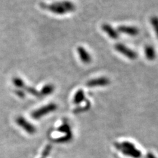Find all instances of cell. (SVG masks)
Wrapping results in <instances>:
<instances>
[{
	"label": "cell",
	"instance_id": "3",
	"mask_svg": "<svg viewBox=\"0 0 158 158\" xmlns=\"http://www.w3.org/2000/svg\"><path fill=\"white\" fill-rule=\"evenodd\" d=\"M115 49L119 52L122 55L127 57L131 60H135L138 57V54L132 49L128 48L127 46H125L124 44L118 43L115 45Z\"/></svg>",
	"mask_w": 158,
	"mask_h": 158
},
{
	"label": "cell",
	"instance_id": "1",
	"mask_svg": "<svg viewBox=\"0 0 158 158\" xmlns=\"http://www.w3.org/2000/svg\"><path fill=\"white\" fill-rule=\"evenodd\" d=\"M41 7L50 12L57 15H64L67 13L75 11L76 7L75 4L69 1H62L52 4H41Z\"/></svg>",
	"mask_w": 158,
	"mask_h": 158
},
{
	"label": "cell",
	"instance_id": "15",
	"mask_svg": "<svg viewBox=\"0 0 158 158\" xmlns=\"http://www.w3.org/2000/svg\"><path fill=\"white\" fill-rule=\"evenodd\" d=\"M25 89H26V90H27L28 93L31 94H32V95H34V96H38V97L41 96L40 93L39 92H38L34 88L29 87V86H28V87H25Z\"/></svg>",
	"mask_w": 158,
	"mask_h": 158
},
{
	"label": "cell",
	"instance_id": "9",
	"mask_svg": "<svg viewBox=\"0 0 158 158\" xmlns=\"http://www.w3.org/2000/svg\"><path fill=\"white\" fill-rule=\"evenodd\" d=\"M145 56L146 59L149 61H154L156 57V52L155 48L152 46L148 45L145 47Z\"/></svg>",
	"mask_w": 158,
	"mask_h": 158
},
{
	"label": "cell",
	"instance_id": "11",
	"mask_svg": "<svg viewBox=\"0 0 158 158\" xmlns=\"http://www.w3.org/2000/svg\"><path fill=\"white\" fill-rule=\"evenodd\" d=\"M54 90H55V86L52 84H48L42 88L41 92L40 93L41 96H48L53 93Z\"/></svg>",
	"mask_w": 158,
	"mask_h": 158
},
{
	"label": "cell",
	"instance_id": "13",
	"mask_svg": "<svg viewBox=\"0 0 158 158\" xmlns=\"http://www.w3.org/2000/svg\"><path fill=\"white\" fill-rule=\"evenodd\" d=\"M150 23L154 28L156 36L158 38V17L154 16L150 19Z\"/></svg>",
	"mask_w": 158,
	"mask_h": 158
},
{
	"label": "cell",
	"instance_id": "6",
	"mask_svg": "<svg viewBox=\"0 0 158 158\" xmlns=\"http://www.w3.org/2000/svg\"><path fill=\"white\" fill-rule=\"evenodd\" d=\"M117 31L118 32L127 34V35L131 36H137L140 32L139 29L136 27L125 26V25H122V26L118 27L117 28Z\"/></svg>",
	"mask_w": 158,
	"mask_h": 158
},
{
	"label": "cell",
	"instance_id": "4",
	"mask_svg": "<svg viewBox=\"0 0 158 158\" xmlns=\"http://www.w3.org/2000/svg\"><path fill=\"white\" fill-rule=\"evenodd\" d=\"M57 109V105L55 103H49V104L40 108L39 110H36L32 113V117L34 118H39L44 115L54 111Z\"/></svg>",
	"mask_w": 158,
	"mask_h": 158
},
{
	"label": "cell",
	"instance_id": "5",
	"mask_svg": "<svg viewBox=\"0 0 158 158\" xmlns=\"http://www.w3.org/2000/svg\"><path fill=\"white\" fill-rule=\"evenodd\" d=\"M110 84V80L107 77H100L94 78L86 83L88 87H102L108 86Z\"/></svg>",
	"mask_w": 158,
	"mask_h": 158
},
{
	"label": "cell",
	"instance_id": "10",
	"mask_svg": "<svg viewBox=\"0 0 158 158\" xmlns=\"http://www.w3.org/2000/svg\"><path fill=\"white\" fill-rule=\"evenodd\" d=\"M18 124L19 125H21L22 127H23L24 129L29 131V132H33L34 131V127L32 125H31L29 123L27 122V121H26L24 118H23V117H19L17 120Z\"/></svg>",
	"mask_w": 158,
	"mask_h": 158
},
{
	"label": "cell",
	"instance_id": "12",
	"mask_svg": "<svg viewBox=\"0 0 158 158\" xmlns=\"http://www.w3.org/2000/svg\"><path fill=\"white\" fill-rule=\"evenodd\" d=\"M85 93H84L83 90H79L77 92L75 95V98L73 99V102L75 103V104H78V103H81L83 100H85Z\"/></svg>",
	"mask_w": 158,
	"mask_h": 158
},
{
	"label": "cell",
	"instance_id": "14",
	"mask_svg": "<svg viewBox=\"0 0 158 158\" xmlns=\"http://www.w3.org/2000/svg\"><path fill=\"white\" fill-rule=\"evenodd\" d=\"M13 83L18 88H25V84L21 78L19 77H15L13 80Z\"/></svg>",
	"mask_w": 158,
	"mask_h": 158
},
{
	"label": "cell",
	"instance_id": "2",
	"mask_svg": "<svg viewBox=\"0 0 158 158\" xmlns=\"http://www.w3.org/2000/svg\"><path fill=\"white\" fill-rule=\"evenodd\" d=\"M117 147L123 154L135 158H138L141 156V152L138 150L132 143L124 142L117 144Z\"/></svg>",
	"mask_w": 158,
	"mask_h": 158
},
{
	"label": "cell",
	"instance_id": "7",
	"mask_svg": "<svg viewBox=\"0 0 158 158\" xmlns=\"http://www.w3.org/2000/svg\"><path fill=\"white\" fill-rule=\"evenodd\" d=\"M102 28L103 31H104L107 35L110 36L111 38L117 40L119 37V34L118 32L116 31L115 29L113 28L110 24H103L102 26Z\"/></svg>",
	"mask_w": 158,
	"mask_h": 158
},
{
	"label": "cell",
	"instance_id": "16",
	"mask_svg": "<svg viewBox=\"0 0 158 158\" xmlns=\"http://www.w3.org/2000/svg\"><path fill=\"white\" fill-rule=\"evenodd\" d=\"M15 93L17 94V95L18 96H19L20 98H24V96H25V94H24V92L23 90H17L15 92Z\"/></svg>",
	"mask_w": 158,
	"mask_h": 158
},
{
	"label": "cell",
	"instance_id": "8",
	"mask_svg": "<svg viewBox=\"0 0 158 158\" xmlns=\"http://www.w3.org/2000/svg\"><path fill=\"white\" fill-rule=\"evenodd\" d=\"M77 52L80 56L81 60L85 64H89L92 61V57L89 53L86 50L85 48L82 46L77 48Z\"/></svg>",
	"mask_w": 158,
	"mask_h": 158
}]
</instances>
